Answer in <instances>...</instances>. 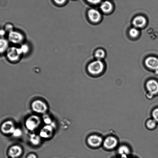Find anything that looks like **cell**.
Returning a JSON list of instances; mask_svg holds the SVG:
<instances>
[{
    "label": "cell",
    "instance_id": "cell-1",
    "mask_svg": "<svg viewBox=\"0 0 158 158\" xmlns=\"http://www.w3.org/2000/svg\"><path fill=\"white\" fill-rule=\"evenodd\" d=\"M6 53L9 60L13 62L18 61L23 55L20 47H9Z\"/></svg>",
    "mask_w": 158,
    "mask_h": 158
},
{
    "label": "cell",
    "instance_id": "cell-2",
    "mask_svg": "<svg viewBox=\"0 0 158 158\" xmlns=\"http://www.w3.org/2000/svg\"><path fill=\"white\" fill-rule=\"evenodd\" d=\"M104 65L99 60L92 62L89 65L88 69L90 73L93 74H99L102 72Z\"/></svg>",
    "mask_w": 158,
    "mask_h": 158
},
{
    "label": "cell",
    "instance_id": "cell-3",
    "mask_svg": "<svg viewBox=\"0 0 158 158\" xmlns=\"http://www.w3.org/2000/svg\"><path fill=\"white\" fill-rule=\"evenodd\" d=\"M8 40L13 44H20L23 41L24 36L20 32L13 30L9 33Z\"/></svg>",
    "mask_w": 158,
    "mask_h": 158
},
{
    "label": "cell",
    "instance_id": "cell-4",
    "mask_svg": "<svg viewBox=\"0 0 158 158\" xmlns=\"http://www.w3.org/2000/svg\"><path fill=\"white\" fill-rule=\"evenodd\" d=\"M32 107L34 111L39 113H44L47 111V109L45 103L38 100L34 101L32 104Z\"/></svg>",
    "mask_w": 158,
    "mask_h": 158
},
{
    "label": "cell",
    "instance_id": "cell-5",
    "mask_svg": "<svg viewBox=\"0 0 158 158\" xmlns=\"http://www.w3.org/2000/svg\"><path fill=\"white\" fill-rule=\"evenodd\" d=\"M40 122L39 118L36 116H32L27 119L26 125L29 130H33L39 126Z\"/></svg>",
    "mask_w": 158,
    "mask_h": 158
},
{
    "label": "cell",
    "instance_id": "cell-6",
    "mask_svg": "<svg viewBox=\"0 0 158 158\" xmlns=\"http://www.w3.org/2000/svg\"><path fill=\"white\" fill-rule=\"evenodd\" d=\"M117 139L113 136H109L103 142L104 147L108 149H112L117 146Z\"/></svg>",
    "mask_w": 158,
    "mask_h": 158
},
{
    "label": "cell",
    "instance_id": "cell-7",
    "mask_svg": "<svg viewBox=\"0 0 158 158\" xmlns=\"http://www.w3.org/2000/svg\"><path fill=\"white\" fill-rule=\"evenodd\" d=\"M1 130L5 134L13 133L15 130L14 124L11 121H7L3 123L1 126Z\"/></svg>",
    "mask_w": 158,
    "mask_h": 158
},
{
    "label": "cell",
    "instance_id": "cell-8",
    "mask_svg": "<svg viewBox=\"0 0 158 158\" xmlns=\"http://www.w3.org/2000/svg\"><path fill=\"white\" fill-rule=\"evenodd\" d=\"M146 86L149 93L152 94H156L158 93V82L157 81L151 80L147 82Z\"/></svg>",
    "mask_w": 158,
    "mask_h": 158
},
{
    "label": "cell",
    "instance_id": "cell-9",
    "mask_svg": "<svg viewBox=\"0 0 158 158\" xmlns=\"http://www.w3.org/2000/svg\"><path fill=\"white\" fill-rule=\"evenodd\" d=\"M89 145L93 147L99 146L102 144V138L96 135H93L88 138L87 140Z\"/></svg>",
    "mask_w": 158,
    "mask_h": 158
},
{
    "label": "cell",
    "instance_id": "cell-10",
    "mask_svg": "<svg viewBox=\"0 0 158 158\" xmlns=\"http://www.w3.org/2000/svg\"><path fill=\"white\" fill-rule=\"evenodd\" d=\"M23 150L20 147L15 145L12 147L9 151V156L11 158H18L22 155Z\"/></svg>",
    "mask_w": 158,
    "mask_h": 158
},
{
    "label": "cell",
    "instance_id": "cell-11",
    "mask_svg": "<svg viewBox=\"0 0 158 158\" xmlns=\"http://www.w3.org/2000/svg\"><path fill=\"white\" fill-rule=\"evenodd\" d=\"M146 65L152 69L158 70V59L154 57H149L146 60Z\"/></svg>",
    "mask_w": 158,
    "mask_h": 158
},
{
    "label": "cell",
    "instance_id": "cell-12",
    "mask_svg": "<svg viewBox=\"0 0 158 158\" xmlns=\"http://www.w3.org/2000/svg\"><path fill=\"white\" fill-rule=\"evenodd\" d=\"M88 14L89 18L93 22H98L100 19V13L98 10L95 9H91L89 10Z\"/></svg>",
    "mask_w": 158,
    "mask_h": 158
},
{
    "label": "cell",
    "instance_id": "cell-13",
    "mask_svg": "<svg viewBox=\"0 0 158 158\" xmlns=\"http://www.w3.org/2000/svg\"><path fill=\"white\" fill-rule=\"evenodd\" d=\"M9 48V41L5 38H0V54L6 52Z\"/></svg>",
    "mask_w": 158,
    "mask_h": 158
},
{
    "label": "cell",
    "instance_id": "cell-14",
    "mask_svg": "<svg viewBox=\"0 0 158 158\" xmlns=\"http://www.w3.org/2000/svg\"><path fill=\"white\" fill-rule=\"evenodd\" d=\"M133 23L135 27H141L145 25L146 19L145 18L142 16H137L133 20Z\"/></svg>",
    "mask_w": 158,
    "mask_h": 158
},
{
    "label": "cell",
    "instance_id": "cell-15",
    "mask_svg": "<svg viewBox=\"0 0 158 158\" xmlns=\"http://www.w3.org/2000/svg\"><path fill=\"white\" fill-rule=\"evenodd\" d=\"M100 8L104 13H109L111 11L113 8L112 4L110 1H104L101 3Z\"/></svg>",
    "mask_w": 158,
    "mask_h": 158
},
{
    "label": "cell",
    "instance_id": "cell-16",
    "mask_svg": "<svg viewBox=\"0 0 158 158\" xmlns=\"http://www.w3.org/2000/svg\"><path fill=\"white\" fill-rule=\"evenodd\" d=\"M53 128L52 126L48 125L44 127L40 132L41 136L43 138H48L50 135L52 134Z\"/></svg>",
    "mask_w": 158,
    "mask_h": 158
},
{
    "label": "cell",
    "instance_id": "cell-17",
    "mask_svg": "<svg viewBox=\"0 0 158 158\" xmlns=\"http://www.w3.org/2000/svg\"><path fill=\"white\" fill-rule=\"evenodd\" d=\"M118 153L120 156L126 155L128 156L130 153V150L128 147L125 145H122L119 147Z\"/></svg>",
    "mask_w": 158,
    "mask_h": 158
},
{
    "label": "cell",
    "instance_id": "cell-18",
    "mask_svg": "<svg viewBox=\"0 0 158 158\" xmlns=\"http://www.w3.org/2000/svg\"><path fill=\"white\" fill-rule=\"evenodd\" d=\"M30 141L34 145H38L40 142V139L39 136L35 135H32L30 137Z\"/></svg>",
    "mask_w": 158,
    "mask_h": 158
},
{
    "label": "cell",
    "instance_id": "cell-19",
    "mask_svg": "<svg viewBox=\"0 0 158 158\" xmlns=\"http://www.w3.org/2000/svg\"><path fill=\"white\" fill-rule=\"evenodd\" d=\"M156 122L153 119H149L147 122V127L149 129H153L156 127Z\"/></svg>",
    "mask_w": 158,
    "mask_h": 158
},
{
    "label": "cell",
    "instance_id": "cell-20",
    "mask_svg": "<svg viewBox=\"0 0 158 158\" xmlns=\"http://www.w3.org/2000/svg\"><path fill=\"white\" fill-rule=\"evenodd\" d=\"M95 56L98 59H102L105 56V52L102 50L99 49L97 50L95 53Z\"/></svg>",
    "mask_w": 158,
    "mask_h": 158
},
{
    "label": "cell",
    "instance_id": "cell-21",
    "mask_svg": "<svg viewBox=\"0 0 158 158\" xmlns=\"http://www.w3.org/2000/svg\"><path fill=\"white\" fill-rule=\"evenodd\" d=\"M129 33L130 36L132 37H136L139 35V31L137 29L133 28L130 30Z\"/></svg>",
    "mask_w": 158,
    "mask_h": 158
},
{
    "label": "cell",
    "instance_id": "cell-22",
    "mask_svg": "<svg viewBox=\"0 0 158 158\" xmlns=\"http://www.w3.org/2000/svg\"><path fill=\"white\" fill-rule=\"evenodd\" d=\"M19 47L21 49V52H22L23 55L25 54V53H27V52H28L29 50V48L28 45L26 44H22V45H21V47Z\"/></svg>",
    "mask_w": 158,
    "mask_h": 158
},
{
    "label": "cell",
    "instance_id": "cell-23",
    "mask_svg": "<svg viewBox=\"0 0 158 158\" xmlns=\"http://www.w3.org/2000/svg\"><path fill=\"white\" fill-rule=\"evenodd\" d=\"M153 119L156 122H158V108L153 110L152 112Z\"/></svg>",
    "mask_w": 158,
    "mask_h": 158
},
{
    "label": "cell",
    "instance_id": "cell-24",
    "mask_svg": "<svg viewBox=\"0 0 158 158\" xmlns=\"http://www.w3.org/2000/svg\"><path fill=\"white\" fill-rule=\"evenodd\" d=\"M13 134L15 137H19L22 134V132H21V130L19 129H15Z\"/></svg>",
    "mask_w": 158,
    "mask_h": 158
},
{
    "label": "cell",
    "instance_id": "cell-25",
    "mask_svg": "<svg viewBox=\"0 0 158 158\" xmlns=\"http://www.w3.org/2000/svg\"><path fill=\"white\" fill-rule=\"evenodd\" d=\"M4 30H6V32H9L10 33V32L14 30L13 29V25L12 24H7L5 26V29Z\"/></svg>",
    "mask_w": 158,
    "mask_h": 158
},
{
    "label": "cell",
    "instance_id": "cell-26",
    "mask_svg": "<svg viewBox=\"0 0 158 158\" xmlns=\"http://www.w3.org/2000/svg\"><path fill=\"white\" fill-rule=\"evenodd\" d=\"M87 2L94 4H99L101 2L102 0H86Z\"/></svg>",
    "mask_w": 158,
    "mask_h": 158
},
{
    "label": "cell",
    "instance_id": "cell-27",
    "mask_svg": "<svg viewBox=\"0 0 158 158\" xmlns=\"http://www.w3.org/2000/svg\"><path fill=\"white\" fill-rule=\"evenodd\" d=\"M54 2L58 5H62L66 2L67 0H53Z\"/></svg>",
    "mask_w": 158,
    "mask_h": 158
},
{
    "label": "cell",
    "instance_id": "cell-28",
    "mask_svg": "<svg viewBox=\"0 0 158 158\" xmlns=\"http://www.w3.org/2000/svg\"><path fill=\"white\" fill-rule=\"evenodd\" d=\"M6 33V31L4 29H1L0 30V36H4Z\"/></svg>",
    "mask_w": 158,
    "mask_h": 158
},
{
    "label": "cell",
    "instance_id": "cell-29",
    "mask_svg": "<svg viewBox=\"0 0 158 158\" xmlns=\"http://www.w3.org/2000/svg\"><path fill=\"white\" fill-rule=\"evenodd\" d=\"M27 158H38L37 156H36V155L35 154H33V153H31V154H30L28 155V156H27Z\"/></svg>",
    "mask_w": 158,
    "mask_h": 158
},
{
    "label": "cell",
    "instance_id": "cell-30",
    "mask_svg": "<svg viewBox=\"0 0 158 158\" xmlns=\"http://www.w3.org/2000/svg\"><path fill=\"white\" fill-rule=\"evenodd\" d=\"M44 122L46 123L47 124H50L51 123V120L50 118H45L44 119Z\"/></svg>",
    "mask_w": 158,
    "mask_h": 158
},
{
    "label": "cell",
    "instance_id": "cell-31",
    "mask_svg": "<svg viewBox=\"0 0 158 158\" xmlns=\"http://www.w3.org/2000/svg\"></svg>",
    "mask_w": 158,
    "mask_h": 158
}]
</instances>
